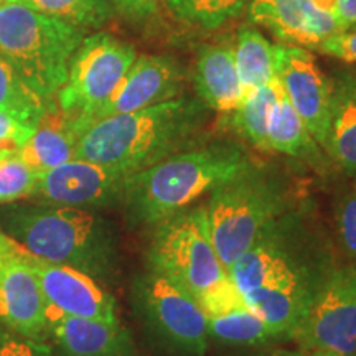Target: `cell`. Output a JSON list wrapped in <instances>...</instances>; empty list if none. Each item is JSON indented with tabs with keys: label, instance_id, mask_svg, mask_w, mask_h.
<instances>
[{
	"label": "cell",
	"instance_id": "cell-23",
	"mask_svg": "<svg viewBox=\"0 0 356 356\" xmlns=\"http://www.w3.org/2000/svg\"><path fill=\"white\" fill-rule=\"evenodd\" d=\"M234 61L239 83L243 89V99L275 78L274 44L257 29L243 26L236 33Z\"/></svg>",
	"mask_w": 356,
	"mask_h": 356
},
{
	"label": "cell",
	"instance_id": "cell-39",
	"mask_svg": "<svg viewBox=\"0 0 356 356\" xmlns=\"http://www.w3.org/2000/svg\"><path fill=\"white\" fill-rule=\"evenodd\" d=\"M140 2H142V7H144V10L147 12V15L154 13L155 7H157V0H140Z\"/></svg>",
	"mask_w": 356,
	"mask_h": 356
},
{
	"label": "cell",
	"instance_id": "cell-28",
	"mask_svg": "<svg viewBox=\"0 0 356 356\" xmlns=\"http://www.w3.org/2000/svg\"><path fill=\"white\" fill-rule=\"evenodd\" d=\"M165 3L178 20L216 30L248 8L249 0H165Z\"/></svg>",
	"mask_w": 356,
	"mask_h": 356
},
{
	"label": "cell",
	"instance_id": "cell-10",
	"mask_svg": "<svg viewBox=\"0 0 356 356\" xmlns=\"http://www.w3.org/2000/svg\"><path fill=\"white\" fill-rule=\"evenodd\" d=\"M127 173L114 168L71 159L47 172L37 173V180L30 197L44 204L81 208H108L122 203Z\"/></svg>",
	"mask_w": 356,
	"mask_h": 356
},
{
	"label": "cell",
	"instance_id": "cell-37",
	"mask_svg": "<svg viewBox=\"0 0 356 356\" xmlns=\"http://www.w3.org/2000/svg\"><path fill=\"white\" fill-rule=\"evenodd\" d=\"M312 3H314L318 10L338 17V0H312Z\"/></svg>",
	"mask_w": 356,
	"mask_h": 356
},
{
	"label": "cell",
	"instance_id": "cell-11",
	"mask_svg": "<svg viewBox=\"0 0 356 356\" xmlns=\"http://www.w3.org/2000/svg\"><path fill=\"white\" fill-rule=\"evenodd\" d=\"M0 322L42 345L48 338L47 302L19 244L0 229Z\"/></svg>",
	"mask_w": 356,
	"mask_h": 356
},
{
	"label": "cell",
	"instance_id": "cell-21",
	"mask_svg": "<svg viewBox=\"0 0 356 356\" xmlns=\"http://www.w3.org/2000/svg\"><path fill=\"white\" fill-rule=\"evenodd\" d=\"M322 147L338 167L356 173V79L350 74L332 81L330 114Z\"/></svg>",
	"mask_w": 356,
	"mask_h": 356
},
{
	"label": "cell",
	"instance_id": "cell-20",
	"mask_svg": "<svg viewBox=\"0 0 356 356\" xmlns=\"http://www.w3.org/2000/svg\"><path fill=\"white\" fill-rule=\"evenodd\" d=\"M79 134L58 104L47 111L30 139L17 150L35 172H47L74 159Z\"/></svg>",
	"mask_w": 356,
	"mask_h": 356
},
{
	"label": "cell",
	"instance_id": "cell-30",
	"mask_svg": "<svg viewBox=\"0 0 356 356\" xmlns=\"http://www.w3.org/2000/svg\"><path fill=\"white\" fill-rule=\"evenodd\" d=\"M198 305L202 307L203 314L207 318L220 317V315H226L229 312L246 309V299L236 287V284L228 277H225L216 286H213L210 291L204 292L202 299L198 300Z\"/></svg>",
	"mask_w": 356,
	"mask_h": 356
},
{
	"label": "cell",
	"instance_id": "cell-22",
	"mask_svg": "<svg viewBox=\"0 0 356 356\" xmlns=\"http://www.w3.org/2000/svg\"><path fill=\"white\" fill-rule=\"evenodd\" d=\"M317 140L312 137L305 122L293 109L282 89L267 126V150L296 159L317 160Z\"/></svg>",
	"mask_w": 356,
	"mask_h": 356
},
{
	"label": "cell",
	"instance_id": "cell-12",
	"mask_svg": "<svg viewBox=\"0 0 356 356\" xmlns=\"http://www.w3.org/2000/svg\"><path fill=\"white\" fill-rule=\"evenodd\" d=\"M275 78L318 145L327 136L332 81L309 50L293 44H274Z\"/></svg>",
	"mask_w": 356,
	"mask_h": 356
},
{
	"label": "cell",
	"instance_id": "cell-34",
	"mask_svg": "<svg viewBox=\"0 0 356 356\" xmlns=\"http://www.w3.org/2000/svg\"><path fill=\"white\" fill-rule=\"evenodd\" d=\"M47 350L13 332L0 330V356H43Z\"/></svg>",
	"mask_w": 356,
	"mask_h": 356
},
{
	"label": "cell",
	"instance_id": "cell-8",
	"mask_svg": "<svg viewBox=\"0 0 356 356\" xmlns=\"http://www.w3.org/2000/svg\"><path fill=\"white\" fill-rule=\"evenodd\" d=\"M136 296L147 328L162 346L185 356L204 353L208 318L190 293L149 270L137 280Z\"/></svg>",
	"mask_w": 356,
	"mask_h": 356
},
{
	"label": "cell",
	"instance_id": "cell-15",
	"mask_svg": "<svg viewBox=\"0 0 356 356\" xmlns=\"http://www.w3.org/2000/svg\"><path fill=\"white\" fill-rule=\"evenodd\" d=\"M248 17L284 44L318 50L325 40L343 30L338 17L318 10L312 0H249Z\"/></svg>",
	"mask_w": 356,
	"mask_h": 356
},
{
	"label": "cell",
	"instance_id": "cell-35",
	"mask_svg": "<svg viewBox=\"0 0 356 356\" xmlns=\"http://www.w3.org/2000/svg\"><path fill=\"white\" fill-rule=\"evenodd\" d=\"M111 2L115 8V13H121V15L132 22L144 20L145 17H149L144 7H142L140 0H111Z\"/></svg>",
	"mask_w": 356,
	"mask_h": 356
},
{
	"label": "cell",
	"instance_id": "cell-33",
	"mask_svg": "<svg viewBox=\"0 0 356 356\" xmlns=\"http://www.w3.org/2000/svg\"><path fill=\"white\" fill-rule=\"evenodd\" d=\"M318 51L346 63H356V24L345 26L318 47Z\"/></svg>",
	"mask_w": 356,
	"mask_h": 356
},
{
	"label": "cell",
	"instance_id": "cell-31",
	"mask_svg": "<svg viewBox=\"0 0 356 356\" xmlns=\"http://www.w3.org/2000/svg\"><path fill=\"white\" fill-rule=\"evenodd\" d=\"M35 129L37 127L15 114L0 111V150H19L30 139Z\"/></svg>",
	"mask_w": 356,
	"mask_h": 356
},
{
	"label": "cell",
	"instance_id": "cell-19",
	"mask_svg": "<svg viewBox=\"0 0 356 356\" xmlns=\"http://www.w3.org/2000/svg\"><path fill=\"white\" fill-rule=\"evenodd\" d=\"M198 99L208 109L229 114L241 104L243 89L234 61L233 43L204 44L198 50L193 70Z\"/></svg>",
	"mask_w": 356,
	"mask_h": 356
},
{
	"label": "cell",
	"instance_id": "cell-3",
	"mask_svg": "<svg viewBox=\"0 0 356 356\" xmlns=\"http://www.w3.org/2000/svg\"><path fill=\"white\" fill-rule=\"evenodd\" d=\"M251 163L241 147L226 142L173 154L129 177L122 200L129 220L132 225H157Z\"/></svg>",
	"mask_w": 356,
	"mask_h": 356
},
{
	"label": "cell",
	"instance_id": "cell-5",
	"mask_svg": "<svg viewBox=\"0 0 356 356\" xmlns=\"http://www.w3.org/2000/svg\"><path fill=\"white\" fill-rule=\"evenodd\" d=\"M284 204L277 180L252 163L210 191L208 225L226 270L279 220Z\"/></svg>",
	"mask_w": 356,
	"mask_h": 356
},
{
	"label": "cell",
	"instance_id": "cell-2",
	"mask_svg": "<svg viewBox=\"0 0 356 356\" xmlns=\"http://www.w3.org/2000/svg\"><path fill=\"white\" fill-rule=\"evenodd\" d=\"M0 229L37 257L92 279H106L115 267L118 252L108 222L81 208L3 203Z\"/></svg>",
	"mask_w": 356,
	"mask_h": 356
},
{
	"label": "cell",
	"instance_id": "cell-6",
	"mask_svg": "<svg viewBox=\"0 0 356 356\" xmlns=\"http://www.w3.org/2000/svg\"><path fill=\"white\" fill-rule=\"evenodd\" d=\"M147 261L150 273L163 275L197 302L228 277L213 246L207 207L185 208L154 225Z\"/></svg>",
	"mask_w": 356,
	"mask_h": 356
},
{
	"label": "cell",
	"instance_id": "cell-40",
	"mask_svg": "<svg viewBox=\"0 0 356 356\" xmlns=\"http://www.w3.org/2000/svg\"><path fill=\"white\" fill-rule=\"evenodd\" d=\"M312 356H341V355L330 350H315L314 353H312Z\"/></svg>",
	"mask_w": 356,
	"mask_h": 356
},
{
	"label": "cell",
	"instance_id": "cell-38",
	"mask_svg": "<svg viewBox=\"0 0 356 356\" xmlns=\"http://www.w3.org/2000/svg\"><path fill=\"white\" fill-rule=\"evenodd\" d=\"M266 356H305V355L297 350H274L270 351V353H267Z\"/></svg>",
	"mask_w": 356,
	"mask_h": 356
},
{
	"label": "cell",
	"instance_id": "cell-4",
	"mask_svg": "<svg viewBox=\"0 0 356 356\" xmlns=\"http://www.w3.org/2000/svg\"><path fill=\"white\" fill-rule=\"evenodd\" d=\"M84 30L15 2L0 6V53L35 95L55 102Z\"/></svg>",
	"mask_w": 356,
	"mask_h": 356
},
{
	"label": "cell",
	"instance_id": "cell-13",
	"mask_svg": "<svg viewBox=\"0 0 356 356\" xmlns=\"http://www.w3.org/2000/svg\"><path fill=\"white\" fill-rule=\"evenodd\" d=\"M20 249L26 264L37 275L48 315L63 314L71 317L119 322L114 299L101 289L96 279L70 266L44 261L22 246Z\"/></svg>",
	"mask_w": 356,
	"mask_h": 356
},
{
	"label": "cell",
	"instance_id": "cell-24",
	"mask_svg": "<svg viewBox=\"0 0 356 356\" xmlns=\"http://www.w3.org/2000/svg\"><path fill=\"white\" fill-rule=\"evenodd\" d=\"M280 92L282 84L274 78L244 97L241 104L229 113L231 127L257 149L267 150V126Z\"/></svg>",
	"mask_w": 356,
	"mask_h": 356
},
{
	"label": "cell",
	"instance_id": "cell-9",
	"mask_svg": "<svg viewBox=\"0 0 356 356\" xmlns=\"http://www.w3.org/2000/svg\"><path fill=\"white\" fill-rule=\"evenodd\" d=\"M291 337L305 350L356 355V267L332 270L318 284L309 310Z\"/></svg>",
	"mask_w": 356,
	"mask_h": 356
},
{
	"label": "cell",
	"instance_id": "cell-42",
	"mask_svg": "<svg viewBox=\"0 0 356 356\" xmlns=\"http://www.w3.org/2000/svg\"><path fill=\"white\" fill-rule=\"evenodd\" d=\"M355 356H356V355H355Z\"/></svg>",
	"mask_w": 356,
	"mask_h": 356
},
{
	"label": "cell",
	"instance_id": "cell-32",
	"mask_svg": "<svg viewBox=\"0 0 356 356\" xmlns=\"http://www.w3.org/2000/svg\"><path fill=\"white\" fill-rule=\"evenodd\" d=\"M337 225L345 249L348 254L356 257V185L338 204Z\"/></svg>",
	"mask_w": 356,
	"mask_h": 356
},
{
	"label": "cell",
	"instance_id": "cell-17",
	"mask_svg": "<svg viewBox=\"0 0 356 356\" xmlns=\"http://www.w3.org/2000/svg\"><path fill=\"white\" fill-rule=\"evenodd\" d=\"M48 337L53 338L61 356H132L129 332L119 322L48 315Z\"/></svg>",
	"mask_w": 356,
	"mask_h": 356
},
{
	"label": "cell",
	"instance_id": "cell-41",
	"mask_svg": "<svg viewBox=\"0 0 356 356\" xmlns=\"http://www.w3.org/2000/svg\"><path fill=\"white\" fill-rule=\"evenodd\" d=\"M0 2H2V0H0Z\"/></svg>",
	"mask_w": 356,
	"mask_h": 356
},
{
	"label": "cell",
	"instance_id": "cell-36",
	"mask_svg": "<svg viewBox=\"0 0 356 356\" xmlns=\"http://www.w3.org/2000/svg\"><path fill=\"white\" fill-rule=\"evenodd\" d=\"M338 19L343 26L356 24V0H338Z\"/></svg>",
	"mask_w": 356,
	"mask_h": 356
},
{
	"label": "cell",
	"instance_id": "cell-25",
	"mask_svg": "<svg viewBox=\"0 0 356 356\" xmlns=\"http://www.w3.org/2000/svg\"><path fill=\"white\" fill-rule=\"evenodd\" d=\"M33 8L79 30L101 29L115 15L111 0H7Z\"/></svg>",
	"mask_w": 356,
	"mask_h": 356
},
{
	"label": "cell",
	"instance_id": "cell-1",
	"mask_svg": "<svg viewBox=\"0 0 356 356\" xmlns=\"http://www.w3.org/2000/svg\"><path fill=\"white\" fill-rule=\"evenodd\" d=\"M198 97H177L150 108L99 119L79 136L74 159L139 173L180 152L207 121Z\"/></svg>",
	"mask_w": 356,
	"mask_h": 356
},
{
	"label": "cell",
	"instance_id": "cell-14",
	"mask_svg": "<svg viewBox=\"0 0 356 356\" xmlns=\"http://www.w3.org/2000/svg\"><path fill=\"white\" fill-rule=\"evenodd\" d=\"M185 78L184 66L170 55H144L136 58L114 95L95 114L92 122L109 115L132 113L177 99L184 91Z\"/></svg>",
	"mask_w": 356,
	"mask_h": 356
},
{
	"label": "cell",
	"instance_id": "cell-18",
	"mask_svg": "<svg viewBox=\"0 0 356 356\" xmlns=\"http://www.w3.org/2000/svg\"><path fill=\"white\" fill-rule=\"evenodd\" d=\"M318 284L307 273L244 293V299L249 309L264 320L275 337H291L309 310Z\"/></svg>",
	"mask_w": 356,
	"mask_h": 356
},
{
	"label": "cell",
	"instance_id": "cell-29",
	"mask_svg": "<svg viewBox=\"0 0 356 356\" xmlns=\"http://www.w3.org/2000/svg\"><path fill=\"white\" fill-rule=\"evenodd\" d=\"M37 172L26 165L17 150H0V204L32 195Z\"/></svg>",
	"mask_w": 356,
	"mask_h": 356
},
{
	"label": "cell",
	"instance_id": "cell-27",
	"mask_svg": "<svg viewBox=\"0 0 356 356\" xmlns=\"http://www.w3.org/2000/svg\"><path fill=\"white\" fill-rule=\"evenodd\" d=\"M208 337L231 345H259L277 338L249 307L208 318Z\"/></svg>",
	"mask_w": 356,
	"mask_h": 356
},
{
	"label": "cell",
	"instance_id": "cell-26",
	"mask_svg": "<svg viewBox=\"0 0 356 356\" xmlns=\"http://www.w3.org/2000/svg\"><path fill=\"white\" fill-rule=\"evenodd\" d=\"M55 104L56 101L47 102L35 95L0 53V111L15 114L37 127L47 111Z\"/></svg>",
	"mask_w": 356,
	"mask_h": 356
},
{
	"label": "cell",
	"instance_id": "cell-16",
	"mask_svg": "<svg viewBox=\"0 0 356 356\" xmlns=\"http://www.w3.org/2000/svg\"><path fill=\"white\" fill-rule=\"evenodd\" d=\"M241 293L274 286L296 275L307 274L305 266L293 256L277 220L226 270Z\"/></svg>",
	"mask_w": 356,
	"mask_h": 356
},
{
	"label": "cell",
	"instance_id": "cell-7",
	"mask_svg": "<svg viewBox=\"0 0 356 356\" xmlns=\"http://www.w3.org/2000/svg\"><path fill=\"white\" fill-rule=\"evenodd\" d=\"M137 58L131 43L106 32L86 35L70 61L68 78L56 95V104L79 136L126 76Z\"/></svg>",
	"mask_w": 356,
	"mask_h": 356
}]
</instances>
